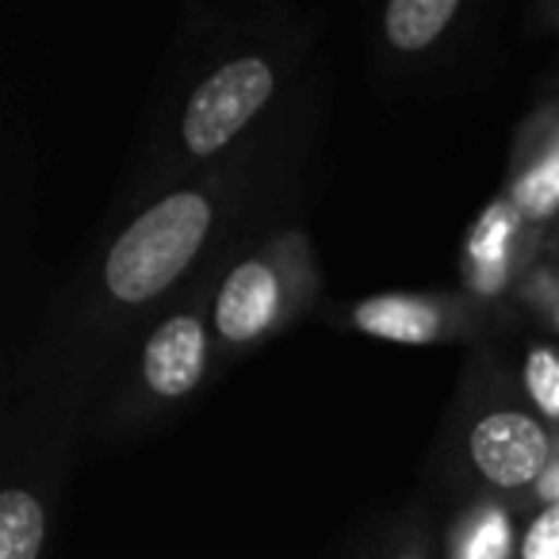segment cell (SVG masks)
Listing matches in <instances>:
<instances>
[{"instance_id": "2", "label": "cell", "mask_w": 559, "mask_h": 559, "mask_svg": "<svg viewBox=\"0 0 559 559\" xmlns=\"http://www.w3.org/2000/svg\"><path fill=\"white\" fill-rule=\"evenodd\" d=\"M276 78H272L264 58H238L215 70L200 88L192 93L185 108V146L192 154L207 157L218 154L226 142H234L257 111L269 104Z\"/></svg>"}, {"instance_id": "1", "label": "cell", "mask_w": 559, "mask_h": 559, "mask_svg": "<svg viewBox=\"0 0 559 559\" xmlns=\"http://www.w3.org/2000/svg\"><path fill=\"white\" fill-rule=\"evenodd\" d=\"M211 230V203L200 192H173L139 215L111 246L104 280L119 304H150L192 264Z\"/></svg>"}, {"instance_id": "13", "label": "cell", "mask_w": 559, "mask_h": 559, "mask_svg": "<svg viewBox=\"0 0 559 559\" xmlns=\"http://www.w3.org/2000/svg\"><path fill=\"white\" fill-rule=\"evenodd\" d=\"M556 495H559V479H556Z\"/></svg>"}, {"instance_id": "10", "label": "cell", "mask_w": 559, "mask_h": 559, "mask_svg": "<svg viewBox=\"0 0 559 559\" xmlns=\"http://www.w3.org/2000/svg\"><path fill=\"white\" fill-rule=\"evenodd\" d=\"M525 388L533 395V403L548 414L551 421H559V357L551 349H533L525 360Z\"/></svg>"}, {"instance_id": "12", "label": "cell", "mask_w": 559, "mask_h": 559, "mask_svg": "<svg viewBox=\"0 0 559 559\" xmlns=\"http://www.w3.org/2000/svg\"><path fill=\"white\" fill-rule=\"evenodd\" d=\"M506 548H510V528H506L502 513H490L472 533V540L464 544L460 559H506Z\"/></svg>"}, {"instance_id": "5", "label": "cell", "mask_w": 559, "mask_h": 559, "mask_svg": "<svg viewBox=\"0 0 559 559\" xmlns=\"http://www.w3.org/2000/svg\"><path fill=\"white\" fill-rule=\"evenodd\" d=\"M280 311V280L264 261H246L226 276L215 304V326L226 342H253Z\"/></svg>"}, {"instance_id": "14", "label": "cell", "mask_w": 559, "mask_h": 559, "mask_svg": "<svg viewBox=\"0 0 559 559\" xmlns=\"http://www.w3.org/2000/svg\"><path fill=\"white\" fill-rule=\"evenodd\" d=\"M406 559H418V556H406Z\"/></svg>"}, {"instance_id": "3", "label": "cell", "mask_w": 559, "mask_h": 559, "mask_svg": "<svg viewBox=\"0 0 559 559\" xmlns=\"http://www.w3.org/2000/svg\"><path fill=\"white\" fill-rule=\"evenodd\" d=\"M548 433L528 414L498 411L472 429V460L495 487H528L548 467Z\"/></svg>"}, {"instance_id": "9", "label": "cell", "mask_w": 559, "mask_h": 559, "mask_svg": "<svg viewBox=\"0 0 559 559\" xmlns=\"http://www.w3.org/2000/svg\"><path fill=\"white\" fill-rule=\"evenodd\" d=\"M518 207H521V215H528V218H548L551 211L559 207V146L521 177Z\"/></svg>"}, {"instance_id": "7", "label": "cell", "mask_w": 559, "mask_h": 559, "mask_svg": "<svg viewBox=\"0 0 559 559\" xmlns=\"http://www.w3.org/2000/svg\"><path fill=\"white\" fill-rule=\"evenodd\" d=\"M460 12L456 0H395L383 12V32L395 50H426Z\"/></svg>"}, {"instance_id": "11", "label": "cell", "mask_w": 559, "mask_h": 559, "mask_svg": "<svg viewBox=\"0 0 559 559\" xmlns=\"http://www.w3.org/2000/svg\"><path fill=\"white\" fill-rule=\"evenodd\" d=\"M521 559H559V502L528 525L521 540Z\"/></svg>"}, {"instance_id": "4", "label": "cell", "mask_w": 559, "mask_h": 559, "mask_svg": "<svg viewBox=\"0 0 559 559\" xmlns=\"http://www.w3.org/2000/svg\"><path fill=\"white\" fill-rule=\"evenodd\" d=\"M203 360H207V334L200 319L177 314L150 334L142 349V376L162 399H185L200 383Z\"/></svg>"}, {"instance_id": "8", "label": "cell", "mask_w": 559, "mask_h": 559, "mask_svg": "<svg viewBox=\"0 0 559 559\" xmlns=\"http://www.w3.org/2000/svg\"><path fill=\"white\" fill-rule=\"evenodd\" d=\"M47 536V513L39 498L9 487L0 495V559H39Z\"/></svg>"}, {"instance_id": "6", "label": "cell", "mask_w": 559, "mask_h": 559, "mask_svg": "<svg viewBox=\"0 0 559 559\" xmlns=\"http://www.w3.org/2000/svg\"><path fill=\"white\" fill-rule=\"evenodd\" d=\"M360 334L380 337V342H399V345H429L441 334V311L426 299L411 296H376L357 304L353 311Z\"/></svg>"}, {"instance_id": "15", "label": "cell", "mask_w": 559, "mask_h": 559, "mask_svg": "<svg viewBox=\"0 0 559 559\" xmlns=\"http://www.w3.org/2000/svg\"><path fill=\"white\" fill-rule=\"evenodd\" d=\"M556 326H559V314H556Z\"/></svg>"}]
</instances>
